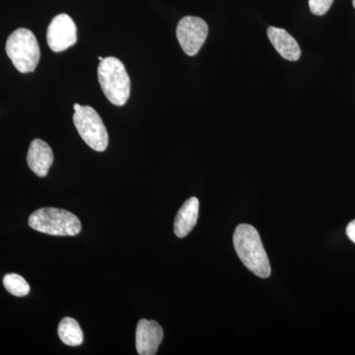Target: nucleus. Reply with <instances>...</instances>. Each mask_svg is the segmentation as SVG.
<instances>
[{
	"label": "nucleus",
	"instance_id": "1",
	"mask_svg": "<svg viewBox=\"0 0 355 355\" xmlns=\"http://www.w3.org/2000/svg\"><path fill=\"white\" fill-rule=\"evenodd\" d=\"M233 243L236 253L248 270L261 279L270 277V261L256 228L249 224H240L235 229Z\"/></svg>",
	"mask_w": 355,
	"mask_h": 355
},
{
	"label": "nucleus",
	"instance_id": "2",
	"mask_svg": "<svg viewBox=\"0 0 355 355\" xmlns=\"http://www.w3.org/2000/svg\"><path fill=\"white\" fill-rule=\"evenodd\" d=\"M102 91L112 104L123 106L130 95V79L125 65L116 58H104L98 67Z\"/></svg>",
	"mask_w": 355,
	"mask_h": 355
},
{
	"label": "nucleus",
	"instance_id": "3",
	"mask_svg": "<svg viewBox=\"0 0 355 355\" xmlns=\"http://www.w3.org/2000/svg\"><path fill=\"white\" fill-rule=\"evenodd\" d=\"M29 225L34 230L53 236H76L81 231L78 217L67 210L55 207H44L33 212Z\"/></svg>",
	"mask_w": 355,
	"mask_h": 355
},
{
	"label": "nucleus",
	"instance_id": "4",
	"mask_svg": "<svg viewBox=\"0 0 355 355\" xmlns=\"http://www.w3.org/2000/svg\"><path fill=\"white\" fill-rule=\"evenodd\" d=\"M6 50L14 67L21 73L34 71L41 58L36 37L26 28H19L8 37Z\"/></svg>",
	"mask_w": 355,
	"mask_h": 355
},
{
	"label": "nucleus",
	"instance_id": "5",
	"mask_svg": "<svg viewBox=\"0 0 355 355\" xmlns=\"http://www.w3.org/2000/svg\"><path fill=\"white\" fill-rule=\"evenodd\" d=\"M74 112V125L85 144L98 153L106 150L109 135L99 114L89 106H81Z\"/></svg>",
	"mask_w": 355,
	"mask_h": 355
},
{
	"label": "nucleus",
	"instance_id": "6",
	"mask_svg": "<svg viewBox=\"0 0 355 355\" xmlns=\"http://www.w3.org/2000/svg\"><path fill=\"white\" fill-rule=\"evenodd\" d=\"M177 38L184 53L193 57L205 44L209 35V26L202 18L186 16L177 26Z\"/></svg>",
	"mask_w": 355,
	"mask_h": 355
},
{
	"label": "nucleus",
	"instance_id": "7",
	"mask_svg": "<svg viewBox=\"0 0 355 355\" xmlns=\"http://www.w3.org/2000/svg\"><path fill=\"white\" fill-rule=\"evenodd\" d=\"M46 42L55 53L67 51L77 42L76 23L67 14L55 16L46 31Z\"/></svg>",
	"mask_w": 355,
	"mask_h": 355
},
{
	"label": "nucleus",
	"instance_id": "8",
	"mask_svg": "<svg viewBox=\"0 0 355 355\" xmlns=\"http://www.w3.org/2000/svg\"><path fill=\"white\" fill-rule=\"evenodd\" d=\"M164 338L162 327L155 321L141 319L135 331V347L140 355L157 354L159 345Z\"/></svg>",
	"mask_w": 355,
	"mask_h": 355
},
{
	"label": "nucleus",
	"instance_id": "9",
	"mask_svg": "<svg viewBox=\"0 0 355 355\" xmlns=\"http://www.w3.org/2000/svg\"><path fill=\"white\" fill-rule=\"evenodd\" d=\"M27 163L37 176L44 178L53 163V153L50 146L42 139H34L28 150Z\"/></svg>",
	"mask_w": 355,
	"mask_h": 355
},
{
	"label": "nucleus",
	"instance_id": "10",
	"mask_svg": "<svg viewBox=\"0 0 355 355\" xmlns=\"http://www.w3.org/2000/svg\"><path fill=\"white\" fill-rule=\"evenodd\" d=\"M268 36L270 43L282 58L296 62L301 57V49L296 40L284 29L268 27Z\"/></svg>",
	"mask_w": 355,
	"mask_h": 355
},
{
	"label": "nucleus",
	"instance_id": "11",
	"mask_svg": "<svg viewBox=\"0 0 355 355\" xmlns=\"http://www.w3.org/2000/svg\"><path fill=\"white\" fill-rule=\"evenodd\" d=\"M200 202L197 198H191L180 209L175 219L174 232L177 237L184 238L191 233L197 224Z\"/></svg>",
	"mask_w": 355,
	"mask_h": 355
},
{
	"label": "nucleus",
	"instance_id": "12",
	"mask_svg": "<svg viewBox=\"0 0 355 355\" xmlns=\"http://www.w3.org/2000/svg\"><path fill=\"white\" fill-rule=\"evenodd\" d=\"M58 336L64 345L77 347L83 343V333L76 320L67 317L58 324Z\"/></svg>",
	"mask_w": 355,
	"mask_h": 355
},
{
	"label": "nucleus",
	"instance_id": "13",
	"mask_svg": "<svg viewBox=\"0 0 355 355\" xmlns=\"http://www.w3.org/2000/svg\"><path fill=\"white\" fill-rule=\"evenodd\" d=\"M3 286L6 291L16 297H23L30 292V286L24 277L16 273H9L3 279Z\"/></svg>",
	"mask_w": 355,
	"mask_h": 355
},
{
	"label": "nucleus",
	"instance_id": "14",
	"mask_svg": "<svg viewBox=\"0 0 355 355\" xmlns=\"http://www.w3.org/2000/svg\"><path fill=\"white\" fill-rule=\"evenodd\" d=\"M334 0H309L311 12L317 16H323L330 10Z\"/></svg>",
	"mask_w": 355,
	"mask_h": 355
},
{
	"label": "nucleus",
	"instance_id": "15",
	"mask_svg": "<svg viewBox=\"0 0 355 355\" xmlns=\"http://www.w3.org/2000/svg\"><path fill=\"white\" fill-rule=\"evenodd\" d=\"M347 237L355 244V220L350 222L347 227Z\"/></svg>",
	"mask_w": 355,
	"mask_h": 355
},
{
	"label": "nucleus",
	"instance_id": "16",
	"mask_svg": "<svg viewBox=\"0 0 355 355\" xmlns=\"http://www.w3.org/2000/svg\"><path fill=\"white\" fill-rule=\"evenodd\" d=\"M80 108H81V105L74 104V106H73L74 111H76V110H78Z\"/></svg>",
	"mask_w": 355,
	"mask_h": 355
},
{
	"label": "nucleus",
	"instance_id": "17",
	"mask_svg": "<svg viewBox=\"0 0 355 355\" xmlns=\"http://www.w3.org/2000/svg\"><path fill=\"white\" fill-rule=\"evenodd\" d=\"M104 60V58H102V57H99V60L100 62H102V60Z\"/></svg>",
	"mask_w": 355,
	"mask_h": 355
},
{
	"label": "nucleus",
	"instance_id": "18",
	"mask_svg": "<svg viewBox=\"0 0 355 355\" xmlns=\"http://www.w3.org/2000/svg\"><path fill=\"white\" fill-rule=\"evenodd\" d=\"M352 4H354V7L355 8V0H352Z\"/></svg>",
	"mask_w": 355,
	"mask_h": 355
}]
</instances>
